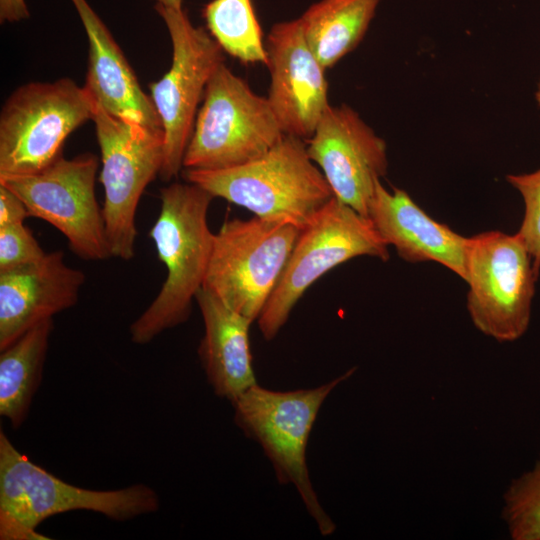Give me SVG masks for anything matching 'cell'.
I'll use <instances>...</instances> for the list:
<instances>
[{
	"instance_id": "cell-1",
	"label": "cell",
	"mask_w": 540,
	"mask_h": 540,
	"mask_svg": "<svg viewBox=\"0 0 540 540\" xmlns=\"http://www.w3.org/2000/svg\"><path fill=\"white\" fill-rule=\"evenodd\" d=\"M213 199L208 191L187 181L161 188L160 212L149 237L167 275L156 298L131 324L133 343L147 344L189 318L211 259L215 233L207 217Z\"/></svg>"
},
{
	"instance_id": "cell-2",
	"label": "cell",
	"mask_w": 540,
	"mask_h": 540,
	"mask_svg": "<svg viewBox=\"0 0 540 540\" xmlns=\"http://www.w3.org/2000/svg\"><path fill=\"white\" fill-rule=\"evenodd\" d=\"M187 182L248 209L255 216L306 227L333 197L307 152L306 140L284 135L270 150L244 164L217 170L185 169Z\"/></svg>"
},
{
	"instance_id": "cell-3",
	"label": "cell",
	"mask_w": 540,
	"mask_h": 540,
	"mask_svg": "<svg viewBox=\"0 0 540 540\" xmlns=\"http://www.w3.org/2000/svg\"><path fill=\"white\" fill-rule=\"evenodd\" d=\"M159 497L135 484L117 490L71 485L32 462L0 431V539L43 540L37 527L47 518L76 510L93 511L115 521L154 513Z\"/></svg>"
},
{
	"instance_id": "cell-4",
	"label": "cell",
	"mask_w": 540,
	"mask_h": 540,
	"mask_svg": "<svg viewBox=\"0 0 540 540\" xmlns=\"http://www.w3.org/2000/svg\"><path fill=\"white\" fill-rule=\"evenodd\" d=\"M354 371L310 389L273 391L255 384L231 402L235 424L261 446L277 481L295 487L322 536L333 534L336 525L311 483L306 449L322 404Z\"/></svg>"
},
{
	"instance_id": "cell-5",
	"label": "cell",
	"mask_w": 540,
	"mask_h": 540,
	"mask_svg": "<svg viewBox=\"0 0 540 540\" xmlns=\"http://www.w3.org/2000/svg\"><path fill=\"white\" fill-rule=\"evenodd\" d=\"M267 97L222 63L212 75L187 145L184 169L217 170L253 160L284 136Z\"/></svg>"
},
{
	"instance_id": "cell-6",
	"label": "cell",
	"mask_w": 540,
	"mask_h": 540,
	"mask_svg": "<svg viewBox=\"0 0 540 540\" xmlns=\"http://www.w3.org/2000/svg\"><path fill=\"white\" fill-rule=\"evenodd\" d=\"M358 256L387 261L388 244L368 217L333 196L298 235L284 271L257 319L263 337H276L315 281Z\"/></svg>"
},
{
	"instance_id": "cell-7",
	"label": "cell",
	"mask_w": 540,
	"mask_h": 540,
	"mask_svg": "<svg viewBox=\"0 0 540 540\" xmlns=\"http://www.w3.org/2000/svg\"><path fill=\"white\" fill-rule=\"evenodd\" d=\"M95 108L84 86L70 78L19 86L0 113V177L35 173L54 162Z\"/></svg>"
},
{
	"instance_id": "cell-8",
	"label": "cell",
	"mask_w": 540,
	"mask_h": 540,
	"mask_svg": "<svg viewBox=\"0 0 540 540\" xmlns=\"http://www.w3.org/2000/svg\"><path fill=\"white\" fill-rule=\"evenodd\" d=\"M301 229L257 216L215 233L203 288L252 323L272 295Z\"/></svg>"
},
{
	"instance_id": "cell-9",
	"label": "cell",
	"mask_w": 540,
	"mask_h": 540,
	"mask_svg": "<svg viewBox=\"0 0 540 540\" xmlns=\"http://www.w3.org/2000/svg\"><path fill=\"white\" fill-rule=\"evenodd\" d=\"M169 32L172 61L168 71L149 86L164 134L160 172L168 182L178 176L206 87L224 63V51L208 30L196 27L181 9L155 5Z\"/></svg>"
},
{
	"instance_id": "cell-10",
	"label": "cell",
	"mask_w": 540,
	"mask_h": 540,
	"mask_svg": "<svg viewBox=\"0 0 540 540\" xmlns=\"http://www.w3.org/2000/svg\"><path fill=\"white\" fill-rule=\"evenodd\" d=\"M101 152L102 213L112 257L135 255V217L145 188L161 172L164 134L96 106L92 118Z\"/></svg>"
},
{
	"instance_id": "cell-11",
	"label": "cell",
	"mask_w": 540,
	"mask_h": 540,
	"mask_svg": "<svg viewBox=\"0 0 540 540\" xmlns=\"http://www.w3.org/2000/svg\"><path fill=\"white\" fill-rule=\"evenodd\" d=\"M538 274L521 238L500 231L469 237L467 308L475 327L499 342L528 329Z\"/></svg>"
},
{
	"instance_id": "cell-12",
	"label": "cell",
	"mask_w": 540,
	"mask_h": 540,
	"mask_svg": "<svg viewBox=\"0 0 540 540\" xmlns=\"http://www.w3.org/2000/svg\"><path fill=\"white\" fill-rule=\"evenodd\" d=\"M99 159L83 153L62 155L40 171L0 177V185L14 192L30 216L61 232L72 252L88 261L112 257L105 223L96 195Z\"/></svg>"
},
{
	"instance_id": "cell-13",
	"label": "cell",
	"mask_w": 540,
	"mask_h": 540,
	"mask_svg": "<svg viewBox=\"0 0 540 540\" xmlns=\"http://www.w3.org/2000/svg\"><path fill=\"white\" fill-rule=\"evenodd\" d=\"M306 145L333 196L367 217L376 184L387 172L385 141L343 104L327 108Z\"/></svg>"
},
{
	"instance_id": "cell-14",
	"label": "cell",
	"mask_w": 540,
	"mask_h": 540,
	"mask_svg": "<svg viewBox=\"0 0 540 540\" xmlns=\"http://www.w3.org/2000/svg\"><path fill=\"white\" fill-rule=\"evenodd\" d=\"M265 47L268 102L285 135L307 140L330 106L325 69L308 46L298 19L273 25Z\"/></svg>"
},
{
	"instance_id": "cell-15",
	"label": "cell",
	"mask_w": 540,
	"mask_h": 540,
	"mask_svg": "<svg viewBox=\"0 0 540 540\" xmlns=\"http://www.w3.org/2000/svg\"><path fill=\"white\" fill-rule=\"evenodd\" d=\"M86 276L65 263L64 252L0 272V351L25 332L73 307Z\"/></svg>"
},
{
	"instance_id": "cell-16",
	"label": "cell",
	"mask_w": 540,
	"mask_h": 540,
	"mask_svg": "<svg viewBox=\"0 0 540 540\" xmlns=\"http://www.w3.org/2000/svg\"><path fill=\"white\" fill-rule=\"evenodd\" d=\"M367 217L405 261H433L466 281L469 238L432 219L404 190L389 191L379 181Z\"/></svg>"
},
{
	"instance_id": "cell-17",
	"label": "cell",
	"mask_w": 540,
	"mask_h": 540,
	"mask_svg": "<svg viewBox=\"0 0 540 540\" xmlns=\"http://www.w3.org/2000/svg\"><path fill=\"white\" fill-rule=\"evenodd\" d=\"M89 43L88 69L83 85L96 106L143 126L162 129L150 95L141 88L111 32L87 0H71Z\"/></svg>"
},
{
	"instance_id": "cell-18",
	"label": "cell",
	"mask_w": 540,
	"mask_h": 540,
	"mask_svg": "<svg viewBox=\"0 0 540 540\" xmlns=\"http://www.w3.org/2000/svg\"><path fill=\"white\" fill-rule=\"evenodd\" d=\"M204 323L198 354L216 395L233 402L257 384L249 343L250 320L201 288L195 299Z\"/></svg>"
},
{
	"instance_id": "cell-19",
	"label": "cell",
	"mask_w": 540,
	"mask_h": 540,
	"mask_svg": "<svg viewBox=\"0 0 540 540\" xmlns=\"http://www.w3.org/2000/svg\"><path fill=\"white\" fill-rule=\"evenodd\" d=\"M380 0H320L298 18L304 38L324 69L364 38Z\"/></svg>"
},
{
	"instance_id": "cell-20",
	"label": "cell",
	"mask_w": 540,
	"mask_h": 540,
	"mask_svg": "<svg viewBox=\"0 0 540 540\" xmlns=\"http://www.w3.org/2000/svg\"><path fill=\"white\" fill-rule=\"evenodd\" d=\"M53 330V319L35 325L0 355V415L14 428L26 419L42 370Z\"/></svg>"
},
{
	"instance_id": "cell-21",
	"label": "cell",
	"mask_w": 540,
	"mask_h": 540,
	"mask_svg": "<svg viewBox=\"0 0 540 540\" xmlns=\"http://www.w3.org/2000/svg\"><path fill=\"white\" fill-rule=\"evenodd\" d=\"M203 17L224 52L242 63L267 64L263 33L251 0H211Z\"/></svg>"
},
{
	"instance_id": "cell-22",
	"label": "cell",
	"mask_w": 540,
	"mask_h": 540,
	"mask_svg": "<svg viewBox=\"0 0 540 540\" xmlns=\"http://www.w3.org/2000/svg\"><path fill=\"white\" fill-rule=\"evenodd\" d=\"M503 519L514 540H540V456L504 493Z\"/></svg>"
},
{
	"instance_id": "cell-23",
	"label": "cell",
	"mask_w": 540,
	"mask_h": 540,
	"mask_svg": "<svg viewBox=\"0 0 540 540\" xmlns=\"http://www.w3.org/2000/svg\"><path fill=\"white\" fill-rule=\"evenodd\" d=\"M506 180L522 196L524 216L516 233L527 248L537 274L540 271V169L524 174H509Z\"/></svg>"
},
{
	"instance_id": "cell-24",
	"label": "cell",
	"mask_w": 540,
	"mask_h": 540,
	"mask_svg": "<svg viewBox=\"0 0 540 540\" xmlns=\"http://www.w3.org/2000/svg\"><path fill=\"white\" fill-rule=\"evenodd\" d=\"M45 254L24 223L0 226V272L34 263Z\"/></svg>"
},
{
	"instance_id": "cell-25",
	"label": "cell",
	"mask_w": 540,
	"mask_h": 540,
	"mask_svg": "<svg viewBox=\"0 0 540 540\" xmlns=\"http://www.w3.org/2000/svg\"><path fill=\"white\" fill-rule=\"evenodd\" d=\"M30 217L24 202L7 187L0 185V226L24 223Z\"/></svg>"
},
{
	"instance_id": "cell-26",
	"label": "cell",
	"mask_w": 540,
	"mask_h": 540,
	"mask_svg": "<svg viewBox=\"0 0 540 540\" xmlns=\"http://www.w3.org/2000/svg\"><path fill=\"white\" fill-rule=\"evenodd\" d=\"M29 18L26 0H0L1 23H14Z\"/></svg>"
},
{
	"instance_id": "cell-27",
	"label": "cell",
	"mask_w": 540,
	"mask_h": 540,
	"mask_svg": "<svg viewBox=\"0 0 540 540\" xmlns=\"http://www.w3.org/2000/svg\"><path fill=\"white\" fill-rule=\"evenodd\" d=\"M155 5L163 6L166 8L181 9L183 0H154Z\"/></svg>"
},
{
	"instance_id": "cell-28",
	"label": "cell",
	"mask_w": 540,
	"mask_h": 540,
	"mask_svg": "<svg viewBox=\"0 0 540 540\" xmlns=\"http://www.w3.org/2000/svg\"><path fill=\"white\" fill-rule=\"evenodd\" d=\"M535 99H536V102L538 104V106L540 107V81L537 85V89H536V92H535Z\"/></svg>"
}]
</instances>
